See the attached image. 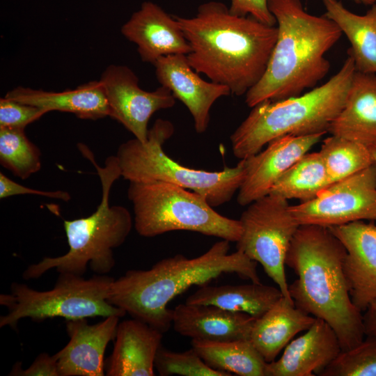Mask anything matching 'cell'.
<instances>
[{
	"mask_svg": "<svg viewBox=\"0 0 376 376\" xmlns=\"http://www.w3.org/2000/svg\"><path fill=\"white\" fill-rule=\"evenodd\" d=\"M175 18L191 47L187 60L197 73L237 96L262 78L276 41V26L233 15L216 1L201 4L191 17Z\"/></svg>",
	"mask_w": 376,
	"mask_h": 376,
	"instance_id": "obj_1",
	"label": "cell"
},
{
	"mask_svg": "<svg viewBox=\"0 0 376 376\" xmlns=\"http://www.w3.org/2000/svg\"><path fill=\"white\" fill-rule=\"evenodd\" d=\"M345 256V248L329 228L300 225L285 258V265L297 276L288 286L295 306L327 322L342 350L356 346L365 336L363 313L348 290Z\"/></svg>",
	"mask_w": 376,
	"mask_h": 376,
	"instance_id": "obj_2",
	"label": "cell"
},
{
	"mask_svg": "<svg viewBox=\"0 0 376 376\" xmlns=\"http://www.w3.org/2000/svg\"><path fill=\"white\" fill-rule=\"evenodd\" d=\"M229 249L230 242L221 240L194 258L177 254L148 270H129L111 282L107 300L164 333L172 324L168 304L191 286L207 285L224 274L261 283L257 263L240 250L228 253Z\"/></svg>",
	"mask_w": 376,
	"mask_h": 376,
	"instance_id": "obj_3",
	"label": "cell"
},
{
	"mask_svg": "<svg viewBox=\"0 0 376 376\" xmlns=\"http://www.w3.org/2000/svg\"><path fill=\"white\" fill-rule=\"evenodd\" d=\"M277 38L266 70L245 95L249 107L296 97L315 87L330 69L325 54L342 31L331 19L306 12L301 0H268Z\"/></svg>",
	"mask_w": 376,
	"mask_h": 376,
	"instance_id": "obj_4",
	"label": "cell"
},
{
	"mask_svg": "<svg viewBox=\"0 0 376 376\" xmlns=\"http://www.w3.org/2000/svg\"><path fill=\"white\" fill-rule=\"evenodd\" d=\"M355 71L348 55L338 72L322 85L296 97L265 100L251 107L230 136L233 155L246 159L283 136L327 133L345 104Z\"/></svg>",
	"mask_w": 376,
	"mask_h": 376,
	"instance_id": "obj_5",
	"label": "cell"
},
{
	"mask_svg": "<svg viewBox=\"0 0 376 376\" xmlns=\"http://www.w3.org/2000/svg\"><path fill=\"white\" fill-rule=\"evenodd\" d=\"M77 146L97 171L102 185L100 203L86 217L63 221L68 252L57 257H45L31 265L23 272L25 280L38 279L51 269L59 274L83 276L88 265L98 275H105L115 266L113 249L125 242L132 230L133 221L128 210L109 204L111 186L122 177L116 155L108 157L104 166L101 167L86 145L79 143Z\"/></svg>",
	"mask_w": 376,
	"mask_h": 376,
	"instance_id": "obj_6",
	"label": "cell"
},
{
	"mask_svg": "<svg viewBox=\"0 0 376 376\" xmlns=\"http://www.w3.org/2000/svg\"><path fill=\"white\" fill-rule=\"evenodd\" d=\"M174 132L173 124L157 119L146 143L136 138L120 145L116 158L121 175L129 182H165L202 196L213 207L230 201L245 176V159L234 167L208 171L185 166L169 157L163 143Z\"/></svg>",
	"mask_w": 376,
	"mask_h": 376,
	"instance_id": "obj_7",
	"label": "cell"
},
{
	"mask_svg": "<svg viewBox=\"0 0 376 376\" xmlns=\"http://www.w3.org/2000/svg\"><path fill=\"white\" fill-rule=\"evenodd\" d=\"M127 196L134 209L139 235L152 237L170 231L187 230L237 242L240 220L216 212L200 194L165 182H130Z\"/></svg>",
	"mask_w": 376,
	"mask_h": 376,
	"instance_id": "obj_8",
	"label": "cell"
},
{
	"mask_svg": "<svg viewBox=\"0 0 376 376\" xmlns=\"http://www.w3.org/2000/svg\"><path fill=\"white\" fill-rule=\"evenodd\" d=\"M113 278L95 275L89 279L72 274H60L54 287L38 291L23 283H13L10 293L0 295V304L8 313L0 318V327L16 329L23 318L42 320L63 318L76 320L111 315L123 317L127 313L108 301Z\"/></svg>",
	"mask_w": 376,
	"mask_h": 376,
	"instance_id": "obj_9",
	"label": "cell"
},
{
	"mask_svg": "<svg viewBox=\"0 0 376 376\" xmlns=\"http://www.w3.org/2000/svg\"><path fill=\"white\" fill-rule=\"evenodd\" d=\"M290 206L288 200L273 194L252 202L239 219L242 230L236 242L237 250L259 263L283 295L288 298L291 297L285 276V258L300 226Z\"/></svg>",
	"mask_w": 376,
	"mask_h": 376,
	"instance_id": "obj_10",
	"label": "cell"
},
{
	"mask_svg": "<svg viewBox=\"0 0 376 376\" xmlns=\"http://www.w3.org/2000/svg\"><path fill=\"white\" fill-rule=\"evenodd\" d=\"M290 210L299 225L330 228L376 221V165L334 182L314 199Z\"/></svg>",
	"mask_w": 376,
	"mask_h": 376,
	"instance_id": "obj_11",
	"label": "cell"
},
{
	"mask_svg": "<svg viewBox=\"0 0 376 376\" xmlns=\"http://www.w3.org/2000/svg\"><path fill=\"white\" fill-rule=\"evenodd\" d=\"M101 81L111 118L122 124L134 138L146 143L151 116L157 111L173 107L175 98L166 87L154 91L140 88L139 79L127 66L110 65L103 72Z\"/></svg>",
	"mask_w": 376,
	"mask_h": 376,
	"instance_id": "obj_12",
	"label": "cell"
},
{
	"mask_svg": "<svg viewBox=\"0 0 376 376\" xmlns=\"http://www.w3.org/2000/svg\"><path fill=\"white\" fill-rule=\"evenodd\" d=\"M283 136L270 141L267 148L245 159V176L237 202L246 206L269 194L279 178L324 136Z\"/></svg>",
	"mask_w": 376,
	"mask_h": 376,
	"instance_id": "obj_13",
	"label": "cell"
},
{
	"mask_svg": "<svg viewBox=\"0 0 376 376\" xmlns=\"http://www.w3.org/2000/svg\"><path fill=\"white\" fill-rule=\"evenodd\" d=\"M329 228L346 249L343 269L349 293L363 313L376 300V224L357 221Z\"/></svg>",
	"mask_w": 376,
	"mask_h": 376,
	"instance_id": "obj_14",
	"label": "cell"
},
{
	"mask_svg": "<svg viewBox=\"0 0 376 376\" xmlns=\"http://www.w3.org/2000/svg\"><path fill=\"white\" fill-rule=\"evenodd\" d=\"M154 65L161 86L168 88L175 98L185 105L193 118L196 132H205L213 104L219 98L230 95L229 88L203 79L189 65L185 54L162 56Z\"/></svg>",
	"mask_w": 376,
	"mask_h": 376,
	"instance_id": "obj_15",
	"label": "cell"
},
{
	"mask_svg": "<svg viewBox=\"0 0 376 376\" xmlns=\"http://www.w3.org/2000/svg\"><path fill=\"white\" fill-rule=\"evenodd\" d=\"M120 318L111 315L92 325L86 318L66 320L70 340L54 354L59 376L105 375L104 352L115 340Z\"/></svg>",
	"mask_w": 376,
	"mask_h": 376,
	"instance_id": "obj_16",
	"label": "cell"
},
{
	"mask_svg": "<svg viewBox=\"0 0 376 376\" xmlns=\"http://www.w3.org/2000/svg\"><path fill=\"white\" fill-rule=\"evenodd\" d=\"M121 33L137 46L141 60L153 65L162 56L191 52L175 17L151 1L141 3L123 25Z\"/></svg>",
	"mask_w": 376,
	"mask_h": 376,
	"instance_id": "obj_17",
	"label": "cell"
},
{
	"mask_svg": "<svg viewBox=\"0 0 376 376\" xmlns=\"http://www.w3.org/2000/svg\"><path fill=\"white\" fill-rule=\"evenodd\" d=\"M341 351L334 330L316 318L304 334L285 346L278 360L267 363L265 376L318 375Z\"/></svg>",
	"mask_w": 376,
	"mask_h": 376,
	"instance_id": "obj_18",
	"label": "cell"
},
{
	"mask_svg": "<svg viewBox=\"0 0 376 376\" xmlns=\"http://www.w3.org/2000/svg\"><path fill=\"white\" fill-rule=\"evenodd\" d=\"M256 318L214 305L180 304L173 309L174 330L192 340L230 341L249 338Z\"/></svg>",
	"mask_w": 376,
	"mask_h": 376,
	"instance_id": "obj_19",
	"label": "cell"
},
{
	"mask_svg": "<svg viewBox=\"0 0 376 376\" xmlns=\"http://www.w3.org/2000/svg\"><path fill=\"white\" fill-rule=\"evenodd\" d=\"M163 334L136 318L120 322L113 352L105 361V375H155L154 362Z\"/></svg>",
	"mask_w": 376,
	"mask_h": 376,
	"instance_id": "obj_20",
	"label": "cell"
},
{
	"mask_svg": "<svg viewBox=\"0 0 376 376\" xmlns=\"http://www.w3.org/2000/svg\"><path fill=\"white\" fill-rule=\"evenodd\" d=\"M6 97L42 109L75 114L81 119L97 120L109 115L107 97L101 81H93L62 92L45 91L18 86Z\"/></svg>",
	"mask_w": 376,
	"mask_h": 376,
	"instance_id": "obj_21",
	"label": "cell"
},
{
	"mask_svg": "<svg viewBox=\"0 0 376 376\" xmlns=\"http://www.w3.org/2000/svg\"><path fill=\"white\" fill-rule=\"evenodd\" d=\"M315 319L295 306L291 298L283 295L256 319L249 340L265 361L270 363L296 334L309 329Z\"/></svg>",
	"mask_w": 376,
	"mask_h": 376,
	"instance_id": "obj_22",
	"label": "cell"
},
{
	"mask_svg": "<svg viewBox=\"0 0 376 376\" xmlns=\"http://www.w3.org/2000/svg\"><path fill=\"white\" fill-rule=\"evenodd\" d=\"M328 132L366 146L376 141V74L355 71L345 104Z\"/></svg>",
	"mask_w": 376,
	"mask_h": 376,
	"instance_id": "obj_23",
	"label": "cell"
},
{
	"mask_svg": "<svg viewBox=\"0 0 376 376\" xmlns=\"http://www.w3.org/2000/svg\"><path fill=\"white\" fill-rule=\"evenodd\" d=\"M325 16L334 22L347 38L351 47L348 55L356 71L376 74V3L365 15L346 8L338 0H322Z\"/></svg>",
	"mask_w": 376,
	"mask_h": 376,
	"instance_id": "obj_24",
	"label": "cell"
},
{
	"mask_svg": "<svg viewBox=\"0 0 376 376\" xmlns=\"http://www.w3.org/2000/svg\"><path fill=\"white\" fill-rule=\"evenodd\" d=\"M282 296L279 288L261 283L219 286L204 285L188 297L186 303L214 305L258 318Z\"/></svg>",
	"mask_w": 376,
	"mask_h": 376,
	"instance_id": "obj_25",
	"label": "cell"
},
{
	"mask_svg": "<svg viewBox=\"0 0 376 376\" xmlns=\"http://www.w3.org/2000/svg\"><path fill=\"white\" fill-rule=\"evenodd\" d=\"M192 347L212 369L240 376H265L267 362L248 339L192 340Z\"/></svg>",
	"mask_w": 376,
	"mask_h": 376,
	"instance_id": "obj_26",
	"label": "cell"
},
{
	"mask_svg": "<svg viewBox=\"0 0 376 376\" xmlns=\"http://www.w3.org/2000/svg\"><path fill=\"white\" fill-rule=\"evenodd\" d=\"M331 184L320 152H308L279 178L269 194L304 203L314 199Z\"/></svg>",
	"mask_w": 376,
	"mask_h": 376,
	"instance_id": "obj_27",
	"label": "cell"
},
{
	"mask_svg": "<svg viewBox=\"0 0 376 376\" xmlns=\"http://www.w3.org/2000/svg\"><path fill=\"white\" fill-rule=\"evenodd\" d=\"M319 152L333 183L374 164L366 145L339 136L324 139Z\"/></svg>",
	"mask_w": 376,
	"mask_h": 376,
	"instance_id": "obj_28",
	"label": "cell"
},
{
	"mask_svg": "<svg viewBox=\"0 0 376 376\" xmlns=\"http://www.w3.org/2000/svg\"><path fill=\"white\" fill-rule=\"evenodd\" d=\"M41 152L26 136L24 129L0 127V163L22 180L41 168Z\"/></svg>",
	"mask_w": 376,
	"mask_h": 376,
	"instance_id": "obj_29",
	"label": "cell"
},
{
	"mask_svg": "<svg viewBox=\"0 0 376 376\" xmlns=\"http://www.w3.org/2000/svg\"><path fill=\"white\" fill-rule=\"evenodd\" d=\"M318 375L376 376V337L366 336L356 346L342 350Z\"/></svg>",
	"mask_w": 376,
	"mask_h": 376,
	"instance_id": "obj_30",
	"label": "cell"
},
{
	"mask_svg": "<svg viewBox=\"0 0 376 376\" xmlns=\"http://www.w3.org/2000/svg\"><path fill=\"white\" fill-rule=\"evenodd\" d=\"M154 365L161 376L233 375L230 373L217 370L208 366L193 347L178 352L168 350L161 345L157 352Z\"/></svg>",
	"mask_w": 376,
	"mask_h": 376,
	"instance_id": "obj_31",
	"label": "cell"
},
{
	"mask_svg": "<svg viewBox=\"0 0 376 376\" xmlns=\"http://www.w3.org/2000/svg\"><path fill=\"white\" fill-rule=\"evenodd\" d=\"M47 111L6 97L0 99V127L24 129Z\"/></svg>",
	"mask_w": 376,
	"mask_h": 376,
	"instance_id": "obj_32",
	"label": "cell"
},
{
	"mask_svg": "<svg viewBox=\"0 0 376 376\" xmlns=\"http://www.w3.org/2000/svg\"><path fill=\"white\" fill-rule=\"evenodd\" d=\"M229 10L237 16H251L269 26L276 24L269 8L268 0H230Z\"/></svg>",
	"mask_w": 376,
	"mask_h": 376,
	"instance_id": "obj_33",
	"label": "cell"
},
{
	"mask_svg": "<svg viewBox=\"0 0 376 376\" xmlns=\"http://www.w3.org/2000/svg\"><path fill=\"white\" fill-rule=\"evenodd\" d=\"M23 194H31L41 196L49 197L61 200L65 202L71 199L70 194L65 191H42L24 187L16 182L12 180L2 172H0V198Z\"/></svg>",
	"mask_w": 376,
	"mask_h": 376,
	"instance_id": "obj_34",
	"label": "cell"
},
{
	"mask_svg": "<svg viewBox=\"0 0 376 376\" xmlns=\"http://www.w3.org/2000/svg\"><path fill=\"white\" fill-rule=\"evenodd\" d=\"M21 363L14 366L9 375L19 376H59L55 355L47 353L38 355L32 364L26 370L21 368Z\"/></svg>",
	"mask_w": 376,
	"mask_h": 376,
	"instance_id": "obj_35",
	"label": "cell"
},
{
	"mask_svg": "<svg viewBox=\"0 0 376 376\" xmlns=\"http://www.w3.org/2000/svg\"><path fill=\"white\" fill-rule=\"evenodd\" d=\"M363 321L365 336L376 337V300L364 311Z\"/></svg>",
	"mask_w": 376,
	"mask_h": 376,
	"instance_id": "obj_36",
	"label": "cell"
},
{
	"mask_svg": "<svg viewBox=\"0 0 376 376\" xmlns=\"http://www.w3.org/2000/svg\"><path fill=\"white\" fill-rule=\"evenodd\" d=\"M372 155L374 164L376 165V141L367 146Z\"/></svg>",
	"mask_w": 376,
	"mask_h": 376,
	"instance_id": "obj_37",
	"label": "cell"
},
{
	"mask_svg": "<svg viewBox=\"0 0 376 376\" xmlns=\"http://www.w3.org/2000/svg\"><path fill=\"white\" fill-rule=\"evenodd\" d=\"M357 3H361L367 5H373L376 2V0H353Z\"/></svg>",
	"mask_w": 376,
	"mask_h": 376,
	"instance_id": "obj_38",
	"label": "cell"
}]
</instances>
